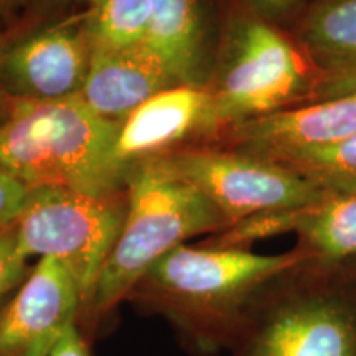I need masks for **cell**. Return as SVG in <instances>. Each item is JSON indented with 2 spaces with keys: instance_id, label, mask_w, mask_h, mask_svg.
Returning a JSON list of instances; mask_svg holds the SVG:
<instances>
[{
  "instance_id": "obj_1",
  "label": "cell",
  "mask_w": 356,
  "mask_h": 356,
  "mask_svg": "<svg viewBox=\"0 0 356 356\" xmlns=\"http://www.w3.org/2000/svg\"><path fill=\"white\" fill-rule=\"evenodd\" d=\"M305 261L300 249L266 256L181 244L152 266L126 300L162 315L190 353L210 356L231 348L266 289Z\"/></svg>"
},
{
  "instance_id": "obj_2",
  "label": "cell",
  "mask_w": 356,
  "mask_h": 356,
  "mask_svg": "<svg viewBox=\"0 0 356 356\" xmlns=\"http://www.w3.org/2000/svg\"><path fill=\"white\" fill-rule=\"evenodd\" d=\"M126 221L79 317L89 343L154 264L193 236L225 231L228 221L198 188L149 159L129 178Z\"/></svg>"
},
{
  "instance_id": "obj_3",
  "label": "cell",
  "mask_w": 356,
  "mask_h": 356,
  "mask_svg": "<svg viewBox=\"0 0 356 356\" xmlns=\"http://www.w3.org/2000/svg\"><path fill=\"white\" fill-rule=\"evenodd\" d=\"M121 122L101 118L81 96L12 99L0 121V167L30 188L119 193L127 165L115 154Z\"/></svg>"
},
{
  "instance_id": "obj_4",
  "label": "cell",
  "mask_w": 356,
  "mask_h": 356,
  "mask_svg": "<svg viewBox=\"0 0 356 356\" xmlns=\"http://www.w3.org/2000/svg\"><path fill=\"white\" fill-rule=\"evenodd\" d=\"M126 213L127 197L119 193L40 186L30 188L13 229L29 259L53 257L68 270L81 292L84 309L121 234Z\"/></svg>"
},
{
  "instance_id": "obj_5",
  "label": "cell",
  "mask_w": 356,
  "mask_h": 356,
  "mask_svg": "<svg viewBox=\"0 0 356 356\" xmlns=\"http://www.w3.org/2000/svg\"><path fill=\"white\" fill-rule=\"evenodd\" d=\"M297 48L270 25L249 20L236 33L216 88L208 91L204 129L239 124L282 111L307 86Z\"/></svg>"
},
{
  "instance_id": "obj_6",
  "label": "cell",
  "mask_w": 356,
  "mask_h": 356,
  "mask_svg": "<svg viewBox=\"0 0 356 356\" xmlns=\"http://www.w3.org/2000/svg\"><path fill=\"white\" fill-rule=\"evenodd\" d=\"M233 356H356V300L345 293H266L236 337Z\"/></svg>"
},
{
  "instance_id": "obj_7",
  "label": "cell",
  "mask_w": 356,
  "mask_h": 356,
  "mask_svg": "<svg viewBox=\"0 0 356 356\" xmlns=\"http://www.w3.org/2000/svg\"><path fill=\"white\" fill-rule=\"evenodd\" d=\"M165 160L215 204L228 228L266 213L300 210L327 191L292 168L251 154L190 150Z\"/></svg>"
},
{
  "instance_id": "obj_8",
  "label": "cell",
  "mask_w": 356,
  "mask_h": 356,
  "mask_svg": "<svg viewBox=\"0 0 356 356\" xmlns=\"http://www.w3.org/2000/svg\"><path fill=\"white\" fill-rule=\"evenodd\" d=\"M81 312L74 279L56 259L42 257L0 307V356H47Z\"/></svg>"
},
{
  "instance_id": "obj_9",
  "label": "cell",
  "mask_w": 356,
  "mask_h": 356,
  "mask_svg": "<svg viewBox=\"0 0 356 356\" xmlns=\"http://www.w3.org/2000/svg\"><path fill=\"white\" fill-rule=\"evenodd\" d=\"M91 44L83 25H58L13 44L0 56V86L10 99L56 101L79 96Z\"/></svg>"
},
{
  "instance_id": "obj_10",
  "label": "cell",
  "mask_w": 356,
  "mask_h": 356,
  "mask_svg": "<svg viewBox=\"0 0 356 356\" xmlns=\"http://www.w3.org/2000/svg\"><path fill=\"white\" fill-rule=\"evenodd\" d=\"M236 127L248 154L279 162L302 150L337 144L355 134L356 91L304 108L277 111Z\"/></svg>"
},
{
  "instance_id": "obj_11",
  "label": "cell",
  "mask_w": 356,
  "mask_h": 356,
  "mask_svg": "<svg viewBox=\"0 0 356 356\" xmlns=\"http://www.w3.org/2000/svg\"><path fill=\"white\" fill-rule=\"evenodd\" d=\"M178 84L145 43L127 48H91L81 99L97 115L122 122L139 106Z\"/></svg>"
},
{
  "instance_id": "obj_12",
  "label": "cell",
  "mask_w": 356,
  "mask_h": 356,
  "mask_svg": "<svg viewBox=\"0 0 356 356\" xmlns=\"http://www.w3.org/2000/svg\"><path fill=\"white\" fill-rule=\"evenodd\" d=\"M208 91L203 88L175 86L159 92L121 122L115 154L124 165L157 154L204 129Z\"/></svg>"
},
{
  "instance_id": "obj_13",
  "label": "cell",
  "mask_w": 356,
  "mask_h": 356,
  "mask_svg": "<svg viewBox=\"0 0 356 356\" xmlns=\"http://www.w3.org/2000/svg\"><path fill=\"white\" fill-rule=\"evenodd\" d=\"M145 44L178 86L203 88L208 61L198 0H152Z\"/></svg>"
},
{
  "instance_id": "obj_14",
  "label": "cell",
  "mask_w": 356,
  "mask_h": 356,
  "mask_svg": "<svg viewBox=\"0 0 356 356\" xmlns=\"http://www.w3.org/2000/svg\"><path fill=\"white\" fill-rule=\"evenodd\" d=\"M282 229L299 234L307 261L356 257V185L327 188L318 202L284 211Z\"/></svg>"
},
{
  "instance_id": "obj_15",
  "label": "cell",
  "mask_w": 356,
  "mask_h": 356,
  "mask_svg": "<svg viewBox=\"0 0 356 356\" xmlns=\"http://www.w3.org/2000/svg\"><path fill=\"white\" fill-rule=\"evenodd\" d=\"M300 38L325 73L356 78V0H315L302 24Z\"/></svg>"
},
{
  "instance_id": "obj_16",
  "label": "cell",
  "mask_w": 356,
  "mask_h": 356,
  "mask_svg": "<svg viewBox=\"0 0 356 356\" xmlns=\"http://www.w3.org/2000/svg\"><path fill=\"white\" fill-rule=\"evenodd\" d=\"M152 0H97L83 29L91 48H127L145 43Z\"/></svg>"
},
{
  "instance_id": "obj_17",
  "label": "cell",
  "mask_w": 356,
  "mask_h": 356,
  "mask_svg": "<svg viewBox=\"0 0 356 356\" xmlns=\"http://www.w3.org/2000/svg\"><path fill=\"white\" fill-rule=\"evenodd\" d=\"M277 163L299 172L325 188L356 185V132L337 144L302 150Z\"/></svg>"
},
{
  "instance_id": "obj_18",
  "label": "cell",
  "mask_w": 356,
  "mask_h": 356,
  "mask_svg": "<svg viewBox=\"0 0 356 356\" xmlns=\"http://www.w3.org/2000/svg\"><path fill=\"white\" fill-rule=\"evenodd\" d=\"M29 257L20 251L13 225L0 231V307L8 293H13L24 282L32 267Z\"/></svg>"
},
{
  "instance_id": "obj_19",
  "label": "cell",
  "mask_w": 356,
  "mask_h": 356,
  "mask_svg": "<svg viewBox=\"0 0 356 356\" xmlns=\"http://www.w3.org/2000/svg\"><path fill=\"white\" fill-rule=\"evenodd\" d=\"M29 195L30 186L0 167V231L19 220Z\"/></svg>"
},
{
  "instance_id": "obj_20",
  "label": "cell",
  "mask_w": 356,
  "mask_h": 356,
  "mask_svg": "<svg viewBox=\"0 0 356 356\" xmlns=\"http://www.w3.org/2000/svg\"><path fill=\"white\" fill-rule=\"evenodd\" d=\"M89 341L78 325H73L65 335L56 341L47 356H91L89 355Z\"/></svg>"
},
{
  "instance_id": "obj_21",
  "label": "cell",
  "mask_w": 356,
  "mask_h": 356,
  "mask_svg": "<svg viewBox=\"0 0 356 356\" xmlns=\"http://www.w3.org/2000/svg\"><path fill=\"white\" fill-rule=\"evenodd\" d=\"M254 2L267 15H282L291 10L297 0H254Z\"/></svg>"
},
{
  "instance_id": "obj_22",
  "label": "cell",
  "mask_w": 356,
  "mask_h": 356,
  "mask_svg": "<svg viewBox=\"0 0 356 356\" xmlns=\"http://www.w3.org/2000/svg\"><path fill=\"white\" fill-rule=\"evenodd\" d=\"M24 2H26V0H0V6L13 8V7L22 6V3H24Z\"/></svg>"
},
{
  "instance_id": "obj_23",
  "label": "cell",
  "mask_w": 356,
  "mask_h": 356,
  "mask_svg": "<svg viewBox=\"0 0 356 356\" xmlns=\"http://www.w3.org/2000/svg\"><path fill=\"white\" fill-rule=\"evenodd\" d=\"M86 2H91V3H92V6H95V3L97 2V0H86Z\"/></svg>"
}]
</instances>
